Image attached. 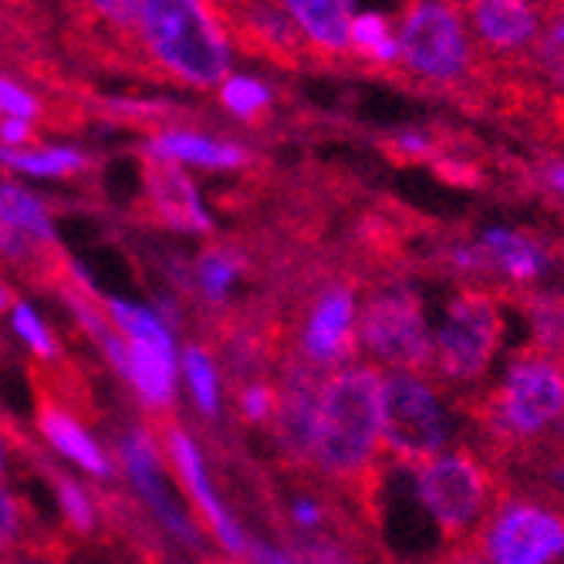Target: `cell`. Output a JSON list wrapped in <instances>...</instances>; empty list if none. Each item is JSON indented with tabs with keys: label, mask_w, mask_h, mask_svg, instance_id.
<instances>
[{
	"label": "cell",
	"mask_w": 564,
	"mask_h": 564,
	"mask_svg": "<svg viewBox=\"0 0 564 564\" xmlns=\"http://www.w3.org/2000/svg\"><path fill=\"white\" fill-rule=\"evenodd\" d=\"M382 379L386 372L355 358L322 386L312 477L351 500L376 521V490L382 474Z\"/></svg>",
	"instance_id": "obj_1"
},
{
	"label": "cell",
	"mask_w": 564,
	"mask_h": 564,
	"mask_svg": "<svg viewBox=\"0 0 564 564\" xmlns=\"http://www.w3.org/2000/svg\"><path fill=\"white\" fill-rule=\"evenodd\" d=\"M399 62L386 78L405 88L453 95L467 106H487V75L459 18L456 0H402Z\"/></svg>",
	"instance_id": "obj_2"
},
{
	"label": "cell",
	"mask_w": 564,
	"mask_h": 564,
	"mask_svg": "<svg viewBox=\"0 0 564 564\" xmlns=\"http://www.w3.org/2000/svg\"><path fill=\"white\" fill-rule=\"evenodd\" d=\"M139 47L152 82L217 88L230 75V37L210 0H135Z\"/></svg>",
	"instance_id": "obj_3"
},
{
	"label": "cell",
	"mask_w": 564,
	"mask_h": 564,
	"mask_svg": "<svg viewBox=\"0 0 564 564\" xmlns=\"http://www.w3.org/2000/svg\"><path fill=\"white\" fill-rule=\"evenodd\" d=\"M470 413L500 456L538 443L564 420V372L561 362L538 348H521L510 358L503 382L477 399Z\"/></svg>",
	"instance_id": "obj_4"
},
{
	"label": "cell",
	"mask_w": 564,
	"mask_h": 564,
	"mask_svg": "<svg viewBox=\"0 0 564 564\" xmlns=\"http://www.w3.org/2000/svg\"><path fill=\"white\" fill-rule=\"evenodd\" d=\"M467 544L484 564H564V494L503 484Z\"/></svg>",
	"instance_id": "obj_5"
},
{
	"label": "cell",
	"mask_w": 564,
	"mask_h": 564,
	"mask_svg": "<svg viewBox=\"0 0 564 564\" xmlns=\"http://www.w3.org/2000/svg\"><path fill=\"white\" fill-rule=\"evenodd\" d=\"M416 490L433 514L446 547H456L477 534L487 510L503 490V477L490 456L456 446L416 467Z\"/></svg>",
	"instance_id": "obj_6"
},
{
	"label": "cell",
	"mask_w": 564,
	"mask_h": 564,
	"mask_svg": "<svg viewBox=\"0 0 564 564\" xmlns=\"http://www.w3.org/2000/svg\"><path fill=\"white\" fill-rule=\"evenodd\" d=\"M358 348L389 372L430 376L433 335L420 297L402 284H379L358 312Z\"/></svg>",
	"instance_id": "obj_7"
},
{
	"label": "cell",
	"mask_w": 564,
	"mask_h": 564,
	"mask_svg": "<svg viewBox=\"0 0 564 564\" xmlns=\"http://www.w3.org/2000/svg\"><path fill=\"white\" fill-rule=\"evenodd\" d=\"M503 338V318L497 297L484 288H459L449 304L446 318L433 335V369L443 382H480L494 362V351Z\"/></svg>",
	"instance_id": "obj_8"
},
{
	"label": "cell",
	"mask_w": 564,
	"mask_h": 564,
	"mask_svg": "<svg viewBox=\"0 0 564 564\" xmlns=\"http://www.w3.org/2000/svg\"><path fill=\"white\" fill-rule=\"evenodd\" d=\"M382 449L402 467H423L449 449V420L423 376L386 372L382 379Z\"/></svg>",
	"instance_id": "obj_9"
},
{
	"label": "cell",
	"mask_w": 564,
	"mask_h": 564,
	"mask_svg": "<svg viewBox=\"0 0 564 564\" xmlns=\"http://www.w3.org/2000/svg\"><path fill=\"white\" fill-rule=\"evenodd\" d=\"M149 433L156 436L163 459H170V467L176 474V484L183 487L186 500H189V514L193 521L207 531L227 554L234 557H247L250 554V538L237 528V521L227 514L224 500L214 494L207 470H203V456L196 449V443L186 436V430L173 420V413H149Z\"/></svg>",
	"instance_id": "obj_10"
},
{
	"label": "cell",
	"mask_w": 564,
	"mask_h": 564,
	"mask_svg": "<svg viewBox=\"0 0 564 564\" xmlns=\"http://www.w3.org/2000/svg\"><path fill=\"white\" fill-rule=\"evenodd\" d=\"M325 379L328 376L294 362V358H281L274 376V413L268 430L278 464L294 477H312V449Z\"/></svg>",
	"instance_id": "obj_11"
},
{
	"label": "cell",
	"mask_w": 564,
	"mask_h": 564,
	"mask_svg": "<svg viewBox=\"0 0 564 564\" xmlns=\"http://www.w3.org/2000/svg\"><path fill=\"white\" fill-rule=\"evenodd\" d=\"M230 44L243 47L253 58H268L291 72L325 68L318 51L284 14L278 0H240L234 8H217Z\"/></svg>",
	"instance_id": "obj_12"
},
{
	"label": "cell",
	"mask_w": 564,
	"mask_h": 564,
	"mask_svg": "<svg viewBox=\"0 0 564 564\" xmlns=\"http://www.w3.org/2000/svg\"><path fill=\"white\" fill-rule=\"evenodd\" d=\"M142 186H145V199L139 203L142 220L149 217L152 224L170 227V230H186V234L214 230L207 210L199 207L193 180L183 173L180 163L145 149L142 152Z\"/></svg>",
	"instance_id": "obj_13"
},
{
	"label": "cell",
	"mask_w": 564,
	"mask_h": 564,
	"mask_svg": "<svg viewBox=\"0 0 564 564\" xmlns=\"http://www.w3.org/2000/svg\"><path fill=\"white\" fill-rule=\"evenodd\" d=\"M0 557H21L28 564H72L75 544L44 524L28 497L0 487Z\"/></svg>",
	"instance_id": "obj_14"
},
{
	"label": "cell",
	"mask_w": 564,
	"mask_h": 564,
	"mask_svg": "<svg viewBox=\"0 0 564 564\" xmlns=\"http://www.w3.org/2000/svg\"><path fill=\"white\" fill-rule=\"evenodd\" d=\"M284 14L312 41L325 68L351 65V8L355 0H278Z\"/></svg>",
	"instance_id": "obj_15"
},
{
	"label": "cell",
	"mask_w": 564,
	"mask_h": 564,
	"mask_svg": "<svg viewBox=\"0 0 564 564\" xmlns=\"http://www.w3.org/2000/svg\"><path fill=\"white\" fill-rule=\"evenodd\" d=\"M34 399H37V405H34L37 430L47 440V446L68 456L82 470H88L98 484H112V459L95 443V436L85 430V423L75 413H68L65 405H58L55 399H47V395H34Z\"/></svg>",
	"instance_id": "obj_16"
},
{
	"label": "cell",
	"mask_w": 564,
	"mask_h": 564,
	"mask_svg": "<svg viewBox=\"0 0 564 564\" xmlns=\"http://www.w3.org/2000/svg\"><path fill=\"white\" fill-rule=\"evenodd\" d=\"M122 379L135 389L142 405H149V413H173V399H176V355H173V345L126 341Z\"/></svg>",
	"instance_id": "obj_17"
},
{
	"label": "cell",
	"mask_w": 564,
	"mask_h": 564,
	"mask_svg": "<svg viewBox=\"0 0 564 564\" xmlns=\"http://www.w3.org/2000/svg\"><path fill=\"white\" fill-rule=\"evenodd\" d=\"M152 152L173 160V163H189V166H207V170H243L250 163V152L234 145V142H217L196 132H160L152 135L149 145Z\"/></svg>",
	"instance_id": "obj_18"
},
{
	"label": "cell",
	"mask_w": 564,
	"mask_h": 564,
	"mask_svg": "<svg viewBox=\"0 0 564 564\" xmlns=\"http://www.w3.org/2000/svg\"><path fill=\"white\" fill-rule=\"evenodd\" d=\"M253 268V253L247 243L240 240H220L210 243L207 250L199 253L193 264V288L207 297L210 307H220V301L227 297L230 284L247 274Z\"/></svg>",
	"instance_id": "obj_19"
},
{
	"label": "cell",
	"mask_w": 564,
	"mask_h": 564,
	"mask_svg": "<svg viewBox=\"0 0 564 564\" xmlns=\"http://www.w3.org/2000/svg\"><path fill=\"white\" fill-rule=\"evenodd\" d=\"M480 250H484V258H487V271L497 268L510 281H531L547 264L541 243L524 237V234H514V230H490V234H484Z\"/></svg>",
	"instance_id": "obj_20"
},
{
	"label": "cell",
	"mask_w": 564,
	"mask_h": 564,
	"mask_svg": "<svg viewBox=\"0 0 564 564\" xmlns=\"http://www.w3.org/2000/svg\"><path fill=\"white\" fill-rule=\"evenodd\" d=\"M351 65H362L372 75H386L399 62V41L382 14L351 18Z\"/></svg>",
	"instance_id": "obj_21"
},
{
	"label": "cell",
	"mask_w": 564,
	"mask_h": 564,
	"mask_svg": "<svg viewBox=\"0 0 564 564\" xmlns=\"http://www.w3.org/2000/svg\"><path fill=\"white\" fill-rule=\"evenodd\" d=\"M0 224L11 227L18 237H24L34 247H55L58 243L44 203L37 196H31L28 189L11 186V183L0 186Z\"/></svg>",
	"instance_id": "obj_22"
},
{
	"label": "cell",
	"mask_w": 564,
	"mask_h": 564,
	"mask_svg": "<svg viewBox=\"0 0 564 564\" xmlns=\"http://www.w3.org/2000/svg\"><path fill=\"white\" fill-rule=\"evenodd\" d=\"M518 304L531 322V335H534L531 348L561 362V355H564V294L521 291Z\"/></svg>",
	"instance_id": "obj_23"
},
{
	"label": "cell",
	"mask_w": 564,
	"mask_h": 564,
	"mask_svg": "<svg viewBox=\"0 0 564 564\" xmlns=\"http://www.w3.org/2000/svg\"><path fill=\"white\" fill-rule=\"evenodd\" d=\"M183 376H186V386H189L196 409L214 423L220 416V369H217V358L210 355L207 345H199V341L186 345Z\"/></svg>",
	"instance_id": "obj_24"
},
{
	"label": "cell",
	"mask_w": 564,
	"mask_h": 564,
	"mask_svg": "<svg viewBox=\"0 0 564 564\" xmlns=\"http://www.w3.org/2000/svg\"><path fill=\"white\" fill-rule=\"evenodd\" d=\"M0 163L31 176H75L88 166L75 149H0Z\"/></svg>",
	"instance_id": "obj_25"
},
{
	"label": "cell",
	"mask_w": 564,
	"mask_h": 564,
	"mask_svg": "<svg viewBox=\"0 0 564 564\" xmlns=\"http://www.w3.org/2000/svg\"><path fill=\"white\" fill-rule=\"evenodd\" d=\"M220 101L224 109H230L237 119L243 122H258L268 116L271 109V88L261 85L258 78H247V75H234L220 85Z\"/></svg>",
	"instance_id": "obj_26"
},
{
	"label": "cell",
	"mask_w": 564,
	"mask_h": 564,
	"mask_svg": "<svg viewBox=\"0 0 564 564\" xmlns=\"http://www.w3.org/2000/svg\"><path fill=\"white\" fill-rule=\"evenodd\" d=\"M14 332H18V335L24 338V345L34 351L37 362H62V358H65V348L58 345L55 332H51V328L37 318L34 307L24 304V301L14 304Z\"/></svg>",
	"instance_id": "obj_27"
},
{
	"label": "cell",
	"mask_w": 564,
	"mask_h": 564,
	"mask_svg": "<svg viewBox=\"0 0 564 564\" xmlns=\"http://www.w3.org/2000/svg\"><path fill=\"white\" fill-rule=\"evenodd\" d=\"M0 116L4 119H24V122H55V116L47 112L44 106V98L28 91L24 85H18L14 78L8 75H0Z\"/></svg>",
	"instance_id": "obj_28"
},
{
	"label": "cell",
	"mask_w": 564,
	"mask_h": 564,
	"mask_svg": "<svg viewBox=\"0 0 564 564\" xmlns=\"http://www.w3.org/2000/svg\"><path fill=\"white\" fill-rule=\"evenodd\" d=\"M31 449L28 433L0 409V487L8 484L11 470H14V459H24V453Z\"/></svg>",
	"instance_id": "obj_29"
},
{
	"label": "cell",
	"mask_w": 564,
	"mask_h": 564,
	"mask_svg": "<svg viewBox=\"0 0 564 564\" xmlns=\"http://www.w3.org/2000/svg\"><path fill=\"white\" fill-rule=\"evenodd\" d=\"M0 142H4V149H37L41 135L34 132V122L0 119Z\"/></svg>",
	"instance_id": "obj_30"
},
{
	"label": "cell",
	"mask_w": 564,
	"mask_h": 564,
	"mask_svg": "<svg viewBox=\"0 0 564 564\" xmlns=\"http://www.w3.org/2000/svg\"><path fill=\"white\" fill-rule=\"evenodd\" d=\"M436 564H484V557L474 551V544H456V547H449Z\"/></svg>",
	"instance_id": "obj_31"
},
{
	"label": "cell",
	"mask_w": 564,
	"mask_h": 564,
	"mask_svg": "<svg viewBox=\"0 0 564 564\" xmlns=\"http://www.w3.org/2000/svg\"><path fill=\"white\" fill-rule=\"evenodd\" d=\"M250 561H253V564H291L288 554L271 551V547H264V544H258V541L250 544Z\"/></svg>",
	"instance_id": "obj_32"
},
{
	"label": "cell",
	"mask_w": 564,
	"mask_h": 564,
	"mask_svg": "<svg viewBox=\"0 0 564 564\" xmlns=\"http://www.w3.org/2000/svg\"><path fill=\"white\" fill-rule=\"evenodd\" d=\"M544 183H547V189L564 196V160H554L544 166Z\"/></svg>",
	"instance_id": "obj_33"
},
{
	"label": "cell",
	"mask_w": 564,
	"mask_h": 564,
	"mask_svg": "<svg viewBox=\"0 0 564 564\" xmlns=\"http://www.w3.org/2000/svg\"><path fill=\"white\" fill-rule=\"evenodd\" d=\"M203 564H253V561H247V557H234V554H203Z\"/></svg>",
	"instance_id": "obj_34"
},
{
	"label": "cell",
	"mask_w": 564,
	"mask_h": 564,
	"mask_svg": "<svg viewBox=\"0 0 564 564\" xmlns=\"http://www.w3.org/2000/svg\"><path fill=\"white\" fill-rule=\"evenodd\" d=\"M214 8H234V4H240V0H210Z\"/></svg>",
	"instance_id": "obj_35"
},
{
	"label": "cell",
	"mask_w": 564,
	"mask_h": 564,
	"mask_svg": "<svg viewBox=\"0 0 564 564\" xmlns=\"http://www.w3.org/2000/svg\"><path fill=\"white\" fill-rule=\"evenodd\" d=\"M561 372H564V355H561Z\"/></svg>",
	"instance_id": "obj_36"
},
{
	"label": "cell",
	"mask_w": 564,
	"mask_h": 564,
	"mask_svg": "<svg viewBox=\"0 0 564 564\" xmlns=\"http://www.w3.org/2000/svg\"><path fill=\"white\" fill-rule=\"evenodd\" d=\"M0 348H4V341H0Z\"/></svg>",
	"instance_id": "obj_37"
}]
</instances>
